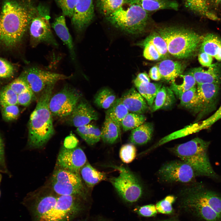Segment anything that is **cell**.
<instances>
[{
  "label": "cell",
  "mask_w": 221,
  "mask_h": 221,
  "mask_svg": "<svg viewBox=\"0 0 221 221\" xmlns=\"http://www.w3.org/2000/svg\"><path fill=\"white\" fill-rule=\"evenodd\" d=\"M158 173L162 180L169 182H189L197 175L190 165L182 160L165 164L160 169Z\"/></svg>",
  "instance_id": "13"
},
{
  "label": "cell",
  "mask_w": 221,
  "mask_h": 221,
  "mask_svg": "<svg viewBox=\"0 0 221 221\" xmlns=\"http://www.w3.org/2000/svg\"><path fill=\"white\" fill-rule=\"evenodd\" d=\"M2 178V176L1 174L0 173V182H1V180Z\"/></svg>",
  "instance_id": "55"
},
{
  "label": "cell",
  "mask_w": 221,
  "mask_h": 221,
  "mask_svg": "<svg viewBox=\"0 0 221 221\" xmlns=\"http://www.w3.org/2000/svg\"><path fill=\"white\" fill-rule=\"evenodd\" d=\"M79 173L87 185L90 187L106 179L105 173L98 171L87 161L80 169Z\"/></svg>",
  "instance_id": "27"
},
{
  "label": "cell",
  "mask_w": 221,
  "mask_h": 221,
  "mask_svg": "<svg viewBox=\"0 0 221 221\" xmlns=\"http://www.w3.org/2000/svg\"><path fill=\"white\" fill-rule=\"evenodd\" d=\"M174 94L168 87L163 86L157 93L151 107V110L155 112L159 109L168 107L174 103Z\"/></svg>",
  "instance_id": "28"
},
{
  "label": "cell",
  "mask_w": 221,
  "mask_h": 221,
  "mask_svg": "<svg viewBox=\"0 0 221 221\" xmlns=\"http://www.w3.org/2000/svg\"><path fill=\"white\" fill-rule=\"evenodd\" d=\"M121 100L129 111L143 114L149 109L145 99L134 88L127 91L120 98Z\"/></svg>",
  "instance_id": "19"
},
{
  "label": "cell",
  "mask_w": 221,
  "mask_h": 221,
  "mask_svg": "<svg viewBox=\"0 0 221 221\" xmlns=\"http://www.w3.org/2000/svg\"><path fill=\"white\" fill-rule=\"evenodd\" d=\"M79 173L60 168L55 170L52 177V188L60 195L79 196L85 197Z\"/></svg>",
  "instance_id": "9"
},
{
  "label": "cell",
  "mask_w": 221,
  "mask_h": 221,
  "mask_svg": "<svg viewBox=\"0 0 221 221\" xmlns=\"http://www.w3.org/2000/svg\"><path fill=\"white\" fill-rule=\"evenodd\" d=\"M221 119V105L219 108L212 115L198 123L199 131L207 129Z\"/></svg>",
  "instance_id": "46"
},
{
  "label": "cell",
  "mask_w": 221,
  "mask_h": 221,
  "mask_svg": "<svg viewBox=\"0 0 221 221\" xmlns=\"http://www.w3.org/2000/svg\"><path fill=\"white\" fill-rule=\"evenodd\" d=\"M149 77L153 80L157 81L162 78V76L157 66L152 67L149 72Z\"/></svg>",
  "instance_id": "52"
},
{
  "label": "cell",
  "mask_w": 221,
  "mask_h": 221,
  "mask_svg": "<svg viewBox=\"0 0 221 221\" xmlns=\"http://www.w3.org/2000/svg\"><path fill=\"white\" fill-rule=\"evenodd\" d=\"M210 142L196 138L172 148L181 160L190 165L196 174L212 178L218 176L213 170L207 154Z\"/></svg>",
  "instance_id": "3"
},
{
  "label": "cell",
  "mask_w": 221,
  "mask_h": 221,
  "mask_svg": "<svg viewBox=\"0 0 221 221\" xmlns=\"http://www.w3.org/2000/svg\"><path fill=\"white\" fill-rule=\"evenodd\" d=\"M116 95L110 89L103 88L99 90L94 98V103L99 108L107 109L116 99Z\"/></svg>",
  "instance_id": "34"
},
{
  "label": "cell",
  "mask_w": 221,
  "mask_h": 221,
  "mask_svg": "<svg viewBox=\"0 0 221 221\" xmlns=\"http://www.w3.org/2000/svg\"><path fill=\"white\" fill-rule=\"evenodd\" d=\"M34 97V94L30 89L17 95V103L19 105L27 106L30 103Z\"/></svg>",
  "instance_id": "48"
},
{
  "label": "cell",
  "mask_w": 221,
  "mask_h": 221,
  "mask_svg": "<svg viewBox=\"0 0 221 221\" xmlns=\"http://www.w3.org/2000/svg\"><path fill=\"white\" fill-rule=\"evenodd\" d=\"M199 106L198 119L212 112L216 108L220 85L214 83L197 84Z\"/></svg>",
  "instance_id": "14"
},
{
  "label": "cell",
  "mask_w": 221,
  "mask_h": 221,
  "mask_svg": "<svg viewBox=\"0 0 221 221\" xmlns=\"http://www.w3.org/2000/svg\"><path fill=\"white\" fill-rule=\"evenodd\" d=\"M37 12L31 20L28 31L30 45L35 48L41 43L57 47L58 44L52 32L49 22L50 10L46 5L40 3Z\"/></svg>",
  "instance_id": "6"
},
{
  "label": "cell",
  "mask_w": 221,
  "mask_h": 221,
  "mask_svg": "<svg viewBox=\"0 0 221 221\" xmlns=\"http://www.w3.org/2000/svg\"><path fill=\"white\" fill-rule=\"evenodd\" d=\"M129 111L120 98L117 99L106 111L105 118H109L121 126V122Z\"/></svg>",
  "instance_id": "33"
},
{
  "label": "cell",
  "mask_w": 221,
  "mask_h": 221,
  "mask_svg": "<svg viewBox=\"0 0 221 221\" xmlns=\"http://www.w3.org/2000/svg\"><path fill=\"white\" fill-rule=\"evenodd\" d=\"M139 45L144 48L143 56L145 59L149 60H155L162 58L157 48L152 44L146 43Z\"/></svg>",
  "instance_id": "44"
},
{
  "label": "cell",
  "mask_w": 221,
  "mask_h": 221,
  "mask_svg": "<svg viewBox=\"0 0 221 221\" xmlns=\"http://www.w3.org/2000/svg\"><path fill=\"white\" fill-rule=\"evenodd\" d=\"M8 85L17 95L30 89L26 82L20 76Z\"/></svg>",
  "instance_id": "47"
},
{
  "label": "cell",
  "mask_w": 221,
  "mask_h": 221,
  "mask_svg": "<svg viewBox=\"0 0 221 221\" xmlns=\"http://www.w3.org/2000/svg\"><path fill=\"white\" fill-rule=\"evenodd\" d=\"M19 76L26 82L35 96L41 94L48 86L69 79L72 76H67L31 66L25 69Z\"/></svg>",
  "instance_id": "10"
},
{
  "label": "cell",
  "mask_w": 221,
  "mask_h": 221,
  "mask_svg": "<svg viewBox=\"0 0 221 221\" xmlns=\"http://www.w3.org/2000/svg\"><path fill=\"white\" fill-rule=\"evenodd\" d=\"M204 52L221 61V38L217 35L208 33L204 36L200 48Z\"/></svg>",
  "instance_id": "23"
},
{
  "label": "cell",
  "mask_w": 221,
  "mask_h": 221,
  "mask_svg": "<svg viewBox=\"0 0 221 221\" xmlns=\"http://www.w3.org/2000/svg\"><path fill=\"white\" fill-rule=\"evenodd\" d=\"M137 150L135 146L132 144L123 145L119 151V157L124 163L128 164L132 162L136 156Z\"/></svg>",
  "instance_id": "40"
},
{
  "label": "cell",
  "mask_w": 221,
  "mask_h": 221,
  "mask_svg": "<svg viewBox=\"0 0 221 221\" xmlns=\"http://www.w3.org/2000/svg\"><path fill=\"white\" fill-rule=\"evenodd\" d=\"M146 43L152 44L157 48L162 57L166 56L168 52L165 41L158 33H153L150 34L138 44Z\"/></svg>",
  "instance_id": "38"
},
{
  "label": "cell",
  "mask_w": 221,
  "mask_h": 221,
  "mask_svg": "<svg viewBox=\"0 0 221 221\" xmlns=\"http://www.w3.org/2000/svg\"><path fill=\"white\" fill-rule=\"evenodd\" d=\"M146 120L143 114L129 113L122 120L121 126L124 131L132 130L142 124Z\"/></svg>",
  "instance_id": "37"
},
{
  "label": "cell",
  "mask_w": 221,
  "mask_h": 221,
  "mask_svg": "<svg viewBox=\"0 0 221 221\" xmlns=\"http://www.w3.org/2000/svg\"><path fill=\"white\" fill-rule=\"evenodd\" d=\"M213 57L203 52H200L198 56L200 63L204 67H209L212 64Z\"/></svg>",
  "instance_id": "50"
},
{
  "label": "cell",
  "mask_w": 221,
  "mask_h": 221,
  "mask_svg": "<svg viewBox=\"0 0 221 221\" xmlns=\"http://www.w3.org/2000/svg\"><path fill=\"white\" fill-rule=\"evenodd\" d=\"M55 85L46 87L40 94L36 107L31 114L28 124V144L30 147H43L54 133L49 103Z\"/></svg>",
  "instance_id": "2"
},
{
  "label": "cell",
  "mask_w": 221,
  "mask_h": 221,
  "mask_svg": "<svg viewBox=\"0 0 221 221\" xmlns=\"http://www.w3.org/2000/svg\"><path fill=\"white\" fill-rule=\"evenodd\" d=\"M14 72L15 68L11 63L0 57V78L10 77L14 75Z\"/></svg>",
  "instance_id": "45"
},
{
  "label": "cell",
  "mask_w": 221,
  "mask_h": 221,
  "mask_svg": "<svg viewBox=\"0 0 221 221\" xmlns=\"http://www.w3.org/2000/svg\"><path fill=\"white\" fill-rule=\"evenodd\" d=\"M58 195L47 194L36 199L33 206V212L36 221L47 213L55 206Z\"/></svg>",
  "instance_id": "20"
},
{
  "label": "cell",
  "mask_w": 221,
  "mask_h": 221,
  "mask_svg": "<svg viewBox=\"0 0 221 221\" xmlns=\"http://www.w3.org/2000/svg\"><path fill=\"white\" fill-rule=\"evenodd\" d=\"M126 2L135 4L149 13L161 10L172 9L177 10V2L170 0H126Z\"/></svg>",
  "instance_id": "22"
},
{
  "label": "cell",
  "mask_w": 221,
  "mask_h": 221,
  "mask_svg": "<svg viewBox=\"0 0 221 221\" xmlns=\"http://www.w3.org/2000/svg\"><path fill=\"white\" fill-rule=\"evenodd\" d=\"M153 131V126L149 122H144L132 130L129 137L130 142L134 144L142 145L151 139Z\"/></svg>",
  "instance_id": "24"
},
{
  "label": "cell",
  "mask_w": 221,
  "mask_h": 221,
  "mask_svg": "<svg viewBox=\"0 0 221 221\" xmlns=\"http://www.w3.org/2000/svg\"><path fill=\"white\" fill-rule=\"evenodd\" d=\"M4 162V144L3 140L0 135V164H3Z\"/></svg>",
  "instance_id": "54"
},
{
  "label": "cell",
  "mask_w": 221,
  "mask_h": 221,
  "mask_svg": "<svg viewBox=\"0 0 221 221\" xmlns=\"http://www.w3.org/2000/svg\"><path fill=\"white\" fill-rule=\"evenodd\" d=\"M185 7L196 14L213 20L219 18L210 9L209 0H183Z\"/></svg>",
  "instance_id": "26"
},
{
  "label": "cell",
  "mask_w": 221,
  "mask_h": 221,
  "mask_svg": "<svg viewBox=\"0 0 221 221\" xmlns=\"http://www.w3.org/2000/svg\"><path fill=\"white\" fill-rule=\"evenodd\" d=\"M17 95L7 85L0 90V105L1 107L16 105Z\"/></svg>",
  "instance_id": "39"
},
{
  "label": "cell",
  "mask_w": 221,
  "mask_h": 221,
  "mask_svg": "<svg viewBox=\"0 0 221 221\" xmlns=\"http://www.w3.org/2000/svg\"><path fill=\"white\" fill-rule=\"evenodd\" d=\"M78 143L77 138L71 134L65 138L64 142V147L67 149H73L76 147Z\"/></svg>",
  "instance_id": "51"
},
{
  "label": "cell",
  "mask_w": 221,
  "mask_h": 221,
  "mask_svg": "<svg viewBox=\"0 0 221 221\" xmlns=\"http://www.w3.org/2000/svg\"><path fill=\"white\" fill-rule=\"evenodd\" d=\"M67 117V122L77 128L88 124L92 120H97L98 114L87 102L83 100L79 101L72 113Z\"/></svg>",
  "instance_id": "17"
},
{
  "label": "cell",
  "mask_w": 221,
  "mask_h": 221,
  "mask_svg": "<svg viewBox=\"0 0 221 221\" xmlns=\"http://www.w3.org/2000/svg\"><path fill=\"white\" fill-rule=\"evenodd\" d=\"M111 166L119 172L118 176L110 179L118 194L128 202L132 203L138 201L142 196V189L136 176L123 166Z\"/></svg>",
  "instance_id": "8"
},
{
  "label": "cell",
  "mask_w": 221,
  "mask_h": 221,
  "mask_svg": "<svg viewBox=\"0 0 221 221\" xmlns=\"http://www.w3.org/2000/svg\"><path fill=\"white\" fill-rule=\"evenodd\" d=\"M99 13L106 17L125 4L126 0H95Z\"/></svg>",
  "instance_id": "36"
},
{
  "label": "cell",
  "mask_w": 221,
  "mask_h": 221,
  "mask_svg": "<svg viewBox=\"0 0 221 221\" xmlns=\"http://www.w3.org/2000/svg\"><path fill=\"white\" fill-rule=\"evenodd\" d=\"M78 135L88 145H93L98 142L101 138V131L96 126L91 124L77 127Z\"/></svg>",
  "instance_id": "31"
},
{
  "label": "cell",
  "mask_w": 221,
  "mask_h": 221,
  "mask_svg": "<svg viewBox=\"0 0 221 221\" xmlns=\"http://www.w3.org/2000/svg\"><path fill=\"white\" fill-rule=\"evenodd\" d=\"M149 13L138 5L126 2L105 18L116 28L128 33L136 34L145 30Z\"/></svg>",
  "instance_id": "5"
},
{
  "label": "cell",
  "mask_w": 221,
  "mask_h": 221,
  "mask_svg": "<svg viewBox=\"0 0 221 221\" xmlns=\"http://www.w3.org/2000/svg\"><path fill=\"white\" fill-rule=\"evenodd\" d=\"M76 196L59 195L53 208L37 221H70L81 211L82 207Z\"/></svg>",
  "instance_id": "11"
},
{
  "label": "cell",
  "mask_w": 221,
  "mask_h": 221,
  "mask_svg": "<svg viewBox=\"0 0 221 221\" xmlns=\"http://www.w3.org/2000/svg\"><path fill=\"white\" fill-rule=\"evenodd\" d=\"M137 212L138 214L142 216L150 217L155 216L157 211L155 206L150 204L140 207Z\"/></svg>",
  "instance_id": "49"
},
{
  "label": "cell",
  "mask_w": 221,
  "mask_h": 221,
  "mask_svg": "<svg viewBox=\"0 0 221 221\" xmlns=\"http://www.w3.org/2000/svg\"><path fill=\"white\" fill-rule=\"evenodd\" d=\"M52 27L57 35L67 47L72 59H74L75 53L74 44L66 23L64 16L61 15L56 18Z\"/></svg>",
  "instance_id": "21"
},
{
  "label": "cell",
  "mask_w": 221,
  "mask_h": 221,
  "mask_svg": "<svg viewBox=\"0 0 221 221\" xmlns=\"http://www.w3.org/2000/svg\"><path fill=\"white\" fill-rule=\"evenodd\" d=\"M87 162L86 156L81 148L68 149L64 147L60 150L57 161L60 168L78 173Z\"/></svg>",
  "instance_id": "15"
},
{
  "label": "cell",
  "mask_w": 221,
  "mask_h": 221,
  "mask_svg": "<svg viewBox=\"0 0 221 221\" xmlns=\"http://www.w3.org/2000/svg\"><path fill=\"white\" fill-rule=\"evenodd\" d=\"M182 193L185 206L202 221H221L218 208L196 188L190 186L184 189Z\"/></svg>",
  "instance_id": "7"
},
{
  "label": "cell",
  "mask_w": 221,
  "mask_h": 221,
  "mask_svg": "<svg viewBox=\"0 0 221 221\" xmlns=\"http://www.w3.org/2000/svg\"><path fill=\"white\" fill-rule=\"evenodd\" d=\"M2 108V114L3 119L9 121L14 120L18 116L20 110L16 105H7Z\"/></svg>",
  "instance_id": "43"
},
{
  "label": "cell",
  "mask_w": 221,
  "mask_h": 221,
  "mask_svg": "<svg viewBox=\"0 0 221 221\" xmlns=\"http://www.w3.org/2000/svg\"><path fill=\"white\" fill-rule=\"evenodd\" d=\"M135 86L151 107L157 93L162 87V84L160 83L149 82L141 83Z\"/></svg>",
  "instance_id": "32"
},
{
  "label": "cell",
  "mask_w": 221,
  "mask_h": 221,
  "mask_svg": "<svg viewBox=\"0 0 221 221\" xmlns=\"http://www.w3.org/2000/svg\"><path fill=\"white\" fill-rule=\"evenodd\" d=\"M196 84L195 79L191 75L181 74L171 81L169 88L174 94L178 96L196 86Z\"/></svg>",
  "instance_id": "30"
},
{
  "label": "cell",
  "mask_w": 221,
  "mask_h": 221,
  "mask_svg": "<svg viewBox=\"0 0 221 221\" xmlns=\"http://www.w3.org/2000/svg\"><path fill=\"white\" fill-rule=\"evenodd\" d=\"M95 16L93 0H78L71 18V23L78 32L83 30L91 23Z\"/></svg>",
  "instance_id": "16"
},
{
  "label": "cell",
  "mask_w": 221,
  "mask_h": 221,
  "mask_svg": "<svg viewBox=\"0 0 221 221\" xmlns=\"http://www.w3.org/2000/svg\"><path fill=\"white\" fill-rule=\"evenodd\" d=\"M178 97L183 106L198 113L199 103L196 86L182 93Z\"/></svg>",
  "instance_id": "35"
},
{
  "label": "cell",
  "mask_w": 221,
  "mask_h": 221,
  "mask_svg": "<svg viewBox=\"0 0 221 221\" xmlns=\"http://www.w3.org/2000/svg\"><path fill=\"white\" fill-rule=\"evenodd\" d=\"M175 200L174 196L169 195L159 201L155 206L157 211L164 214L171 213L173 211L172 205Z\"/></svg>",
  "instance_id": "41"
},
{
  "label": "cell",
  "mask_w": 221,
  "mask_h": 221,
  "mask_svg": "<svg viewBox=\"0 0 221 221\" xmlns=\"http://www.w3.org/2000/svg\"><path fill=\"white\" fill-rule=\"evenodd\" d=\"M162 78L168 81H172L183 72L181 63L170 60H164L158 66Z\"/></svg>",
  "instance_id": "25"
},
{
  "label": "cell",
  "mask_w": 221,
  "mask_h": 221,
  "mask_svg": "<svg viewBox=\"0 0 221 221\" xmlns=\"http://www.w3.org/2000/svg\"><path fill=\"white\" fill-rule=\"evenodd\" d=\"M120 127L111 119L105 118L101 130V138L103 141L108 144L114 143L120 135Z\"/></svg>",
  "instance_id": "29"
},
{
  "label": "cell",
  "mask_w": 221,
  "mask_h": 221,
  "mask_svg": "<svg viewBox=\"0 0 221 221\" xmlns=\"http://www.w3.org/2000/svg\"><path fill=\"white\" fill-rule=\"evenodd\" d=\"M81 97V94L78 91L65 86L50 98L49 107L52 115L67 117L72 113Z\"/></svg>",
  "instance_id": "12"
},
{
  "label": "cell",
  "mask_w": 221,
  "mask_h": 221,
  "mask_svg": "<svg viewBox=\"0 0 221 221\" xmlns=\"http://www.w3.org/2000/svg\"><path fill=\"white\" fill-rule=\"evenodd\" d=\"M150 81L149 75L146 72L139 73L135 79L134 83L135 85L141 83H148Z\"/></svg>",
  "instance_id": "53"
},
{
  "label": "cell",
  "mask_w": 221,
  "mask_h": 221,
  "mask_svg": "<svg viewBox=\"0 0 221 221\" xmlns=\"http://www.w3.org/2000/svg\"><path fill=\"white\" fill-rule=\"evenodd\" d=\"M218 1L220 2V3H221V0H217Z\"/></svg>",
  "instance_id": "56"
},
{
  "label": "cell",
  "mask_w": 221,
  "mask_h": 221,
  "mask_svg": "<svg viewBox=\"0 0 221 221\" xmlns=\"http://www.w3.org/2000/svg\"><path fill=\"white\" fill-rule=\"evenodd\" d=\"M33 0H4L0 13V40L8 47L17 45L36 15Z\"/></svg>",
  "instance_id": "1"
},
{
  "label": "cell",
  "mask_w": 221,
  "mask_h": 221,
  "mask_svg": "<svg viewBox=\"0 0 221 221\" xmlns=\"http://www.w3.org/2000/svg\"><path fill=\"white\" fill-rule=\"evenodd\" d=\"M78 0H54L60 8L64 16L72 17L75 7Z\"/></svg>",
  "instance_id": "42"
},
{
  "label": "cell",
  "mask_w": 221,
  "mask_h": 221,
  "mask_svg": "<svg viewBox=\"0 0 221 221\" xmlns=\"http://www.w3.org/2000/svg\"><path fill=\"white\" fill-rule=\"evenodd\" d=\"M205 70L202 67L192 69L188 74L195 79L197 84L210 83L221 85V63L212 64Z\"/></svg>",
  "instance_id": "18"
},
{
  "label": "cell",
  "mask_w": 221,
  "mask_h": 221,
  "mask_svg": "<svg viewBox=\"0 0 221 221\" xmlns=\"http://www.w3.org/2000/svg\"><path fill=\"white\" fill-rule=\"evenodd\" d=\"M158 32L165 41L168 52L181 59L192 55L200 46L204 37L192 30L177 26L165 27Z\"/></svg>",
  "instance_id": "4"
}]
</instances>
